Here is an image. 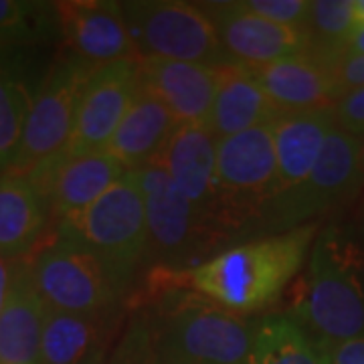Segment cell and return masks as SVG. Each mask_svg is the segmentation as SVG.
Returning a JSON list of instances; mask_svg holds the SVG:
<instances>
[{
    "mask_svg": "<svg viewBox=\"0 0 364 364\" xmlns=\"http://www.w3.org/2000/svg\"><path fill=\"white\" fill-rule=\"evenodd\" d=\"M324 350L364 336V241L342 225L316 235L289 316Z\"/></svg>",
    "mask_w": 364,
    "mask_h": 364,
    "instance_id": "1",
    "label": "cell"
},
{
    "mask_svg": "<svg viewBox=\"0 0 364 364\" xmlns=\"http://www.w3.org/2000/svg\"><path fill=\"white\" fill-rule=\"evenodd\" d=\"M318 233V223L265 235L235 245L186 273L193 291L235 314H255L273 306L298 275Z\"/></svg>",
    "mask_w": 364,
    "mask_h": 364,
    "instance_id": "2",
    "label": "cell"
},
{
    "mask_svg": "<svg viewBox=\"0 0 364 364\" xmlns=\"http://www.w3.org/2000/svg\"><path fill=\"white\" fill-rule=\"evenodd\" d=\"M158 364H247L257 320L193 294H168L148 318Z\"/></svg>",
    "mask_w": 364,
    "mask_h": 364,
    "instance_id": "3",
    "label": "cell"
},
{
    "mask_svg": "<svg viewBox=\"0 0 364 364\" xmlns=\"http://www.w3.org/2000/svg\"><path fill=\"white\" fill-rule=\"evenodd\" d=\"M360 150V138L340 128L332 132L312 172L261 205L257 215L261 233L294 231L356 195L364 182Z\"/></svg>",
    "mask_w": 364,
    "mask_h": 364,
    "instance_id": "4",
    "label": "cell"
},
{
    "mask_svg": "<svg viewBox=\"0 0 364 364\" xmlns=\"http://www.w3.org/2000/svg\"><path fill=\"white\" fill-rule=\"evenodd\" d=\"M26 265L45 306L61 312L114 310L130 284V277L104 257L59 235Z\"/></svg>",
    "mask_w": 364,
    "mask_h": 364,
    "instance_id": "5",
    "label": "cell"
},
{
    "mask_svg": "<svg viewBox=\"0 0 364 364\" xmlns=\"http://www.w3.org/2000/svg\"><path fill=\"white\" fill-rule=\"evenodd\" d=\"M57 235L91 249L132 279L150 251L138 172L128 170L90 207L57 221Z\"/></svg>",
    "mask_w": 364,
    "mask_h": 364,
    "instance_id": "6",
    "label": "cell"
},
{
    "mask_svg": "<svg viewBox=\"0 0 364 364\" xmlns=\"http://www.w3.org/2000/svg\"><path fill=\"white\" fill-rule=\"evenodd\" d=\"M119 4L138 59L231 63L200 4L182 0H130Z\"/></svg>",
    "mask_w": 364,
    "mask_h": 364,
    "instance_id": "7",
    "label": "cell"
},
{
    "mask_svg": "<svg viewBox=\"0 0 364 364\" xmlns=\"http://www.w3.org/2000/svg\"><path fill=\"white\" fill-rule=\"evenodd\" d=\"M97 67L75 55L59 57L35 90L26 114L21 148L9 172L25 174L65 150L73 134L83 87Z\"/></svg>",
    "mask_w": 364,
    "mask_h": 364,
    "instance_id": "8",
    "label": "cell"
},
{
    "mask_svg": "<svg viewBox=\"0 0 364 364\" xmlns=\"http://www.w3.org/2000/svg\"><path fill=\"white\" fill-rule=\"evenodd\" d=\"M277 158L273 126H257L247 132L217 140V193L223 229L257 221L261 205L275 193Z\"/></svg>",
    "mask_w": 364,
    "mask_h": 364,
    "instance_id": "9",
    "label": "cell"
},
{
    "mask_svg": "<svg viewBox=\"0 0 364 364\" xmlns=\"http://www.w3.org/2000/svg\"><path fill=\"white\" fill-rule=\"evenodd\" d=\"M140 90V59L97 67L81 93L73 134L63 150L67 156L104 150Z\"/></svg>",
    "mask_w": 364,
    "mask_h": 364,
    "instance_id": "10",
    "label": "cell"
},
{
    "mask_svg": "<svg viewBox=\"0 0 364 364\" xmlns=\"http://www.w3.org/2000/svg\"><path fill=\"white\" fill-rule=\"evenodd\" d=\"M142 188L150 251L162 259L193 255L200 241L215 235L205 215L174 186L158 162L136 170Z\"/></svg>",
    "mask_w": 364,
    "mask_h": 364,
    "instance_id": "11",
    "label": "cell"
},
{
    "mask_svg": "<svg viewBox=\"0 0 364 364\" xmlns=\"http://www.w3.org/2000/svg\"><path fill=\"white\" fill-rule=\"evenodd\" d=\"M227 59L237 65L263 67L308 51L306 28L265 21L249 13L241 2H205Z\"/></svg>",
    "mask_w": 364,
    "mask_h": 364,
    "instance_id": "12",
    "label": "cell"
},
{
    "mask_svg": "<svg viewBox=\"0 0 364 364\" xmlns=\"http://www.w3.org/2000/svg\"><path fill=\"white\" fill-rule=\"evenodd\" d=\"M128 170L105 150H95L79 156L61 152L39 162L25 174L47 198L51 217L61 221L95 203Z\"/></svg>",
    "mask_w": 364,
    "mask_h": 364,
    "instance_id": "13",
    "label": "cell"
},
{
    "mask_svg": "<svg viewBox=\"0 0 364 364\" xmlns=\"http://www.w3.org/2000/svg\"><path fill=\"white\" fill-rule=\"evenodd\" d=\"M59 33L71 55L93 67L138 59L122 4L112 0H73L55 4Z\"/></svg>",
    "mask_w": 364,
    "mask_h": 364,
    "instance_id": "14",
    "label": "cell"
},
{
    "mask_svg": "<svg viewBox=\"0 0 364 364\" xmlns=\"http://www.w3.org/2000/svg\"><path fill=\"white\" fill-rule=\"evenodd\" d=\"M156 162L205 215L215 235L225 233L217 193V138L213 132L207 126H178Z\"/></svg>",
    "mask_w": 364,
    "mask_h": 364,
    "instance_id": "15",
    "label": "cell"
},
{
    "mask_svg": "<svg viewBox=\"0 0 364 364\" xmlns=\"http://www.w3.org/2000/svg\"><path fill=\"white\" fill-rule=\"evenodd\" d=\"M223 65L140 59L142 90L168 109L178 126H207Z\"/></svg>",
    "mask_w": 364,
    "mask_h": 364,
    "instance_id": "16",
    "label": "cell"
},
{
    "mask_svg": "<svg viewBox=\"0 0 364 364\" xmlns=\"http://www.w3.org/2000/svg\"><path fill=\"white\" fill-rule=\"evenodd\" d=\"M251 69L279 114L328 107L342 95L330 65L308 51Z\"/></svg>",
    "mask_w": 364,
    "mask_h": 364,
    "instance_id": "17",
    "label": "cell"
},
{
    "mask_svg": "<svg viewBox=\"0 0 364 364\" xmlns=\"http://www.w3.org/2000/svg\"><path fill=\"white\" fill-rule=\"evenodd\" d=\"M272 126L277 158L275 193H282L296 186L312 172L330 134L338 128V124L334 105H328L318 109L282 114Z\"/></svg>",
    "mask_w": 364,
    "mask_h": 364,
    "instance_id": "18",
    "label": "cell"
},
{
    "mask_svg": "<svg viewBox=\"0 0 364 364\" xmlns=\"http://www.w3.org/2000/svg\"><path fill=\"white\" fill-rule=\"evenodd\" d=\"M279 116L251 67L237 63L221 67L219 90L207 122L217 140L273 124Z\"/></svg>",
    "mask_w": 364,
    "mask_h": 364,
    "instance_id": "19",
    "label": "cell"
},
{
    "mask_svg": "<svg viewBox=\"0 0 364 364\" xmlns=\"http://www.w3.org/2000/svg\"><path fill=\"white\" fill-rule=\"evenodd\" d=\"M51 208L21 172L0 174V257L21 261L39 245Z\"/></svg>",
    "mask_w": 364,
    "mask_h": 364,
    "instance_id": "20",
    "label": "cell"
},
{
    "mask_svg": "<svg viewBox=\"0 0 364 364\" xmlns=\"http://www.w3.org/2000/svg\"><path fill=\"white\" fill-rule=\"evenodd\" d=\"M176 128L168 109L140 90L104 150L126 170H140L156 162Z\"/></svg>",
    "mask_w": 364,
    "mask_h": 364,
    "instance_id": "21",
    "label": "cell"
},
{
    "mask_svg": "<svg viewBox=\"0 0 364 364\" xmlns=\"http://www.w3.org/2000/svg\"><path fill=\"white\" fill-rule=\"evenodd\" d=\"M114 312L73 314L45 310L39 364H85L109 350Z\"/></svg>",
    "mask_w": 364,
    "mask_h": 364,
    "instance_id": "22",
    "label": "cell"
},
{
    "mask_svg": "<svg viewBox=\"0 0 364 364\" xmlns=\"http://www.w3.org/2000/svg\"><path fill=\"white\" fill-rule=\"evenodd\" d=\"M45 310L28 265L16 261L13 287L0 314V364H39Z\"/></svg>",
    "mask_w": 364,
    "mask_h": 364,
    "instance_id": "23",
    "label": "cell"
},
{
    "mask_svg": "<svg viewBox=\"0 0 364 364\" xmlns=\"http://www.w3.org/2000/svg\"><path fill=\"white\" fill-rule=\"evenodd\" d=\"M247 364H330V352L289 316H269L257 320Z\"/></svg>",
    "mask_w": 364,
    "mask_h": 364,
    "instance_id": "24",
    "label": "cell"
},
{
    "mask_svg": "<svg viewBox=\"0 0 364 364\" xmlns=\"http://www.w3.org/2000/svg\"><path fill=\"white\" fill-rule=\"evenodd\" d=\"M33 95L18 53H0V174L13 168L16 160Z\"/></svg>",
    "mask_w": 364,
    "mask_h": 364,
    "instance_id": "25",
    "label": "cell"
},
{
    "mask_svg": "<svg viewBox=\"0 0 364 364\" xmlns=\"http://www.w3.org/2000/svg\"><path fill=\"white\" fill-rule=\"evenodd\" d=\"M59 33L55 4L0 0V53H18Z\"/></svg>",
    "mask_w": 364,
    "mask_h": 364,
    "instance_id": "26",
    "label": "cell"
},
{
    "mask_svg": "<svg viewBox=\"0 0 364 364\" xmlns=\"http://www.w3.org/2000/svg\"><path fill=\"white\" fill-rule=\"evenodd\" d=\"M304 28L310 43L308 53L324 63H332L354 28L352 0H314Z\"/></svg>",
    "mask_w": 364,
    "mask_h": 364,
    "instance_id": "27",
    "label": "cell"
},
{
    "mask_svg": "<svg viewBox=\"0 0 364 364\" xmlns=\"http://www.w3.org/2000/svg\"><path fill=\"white\" fill-rule=\"evenodd\" d=\"M107 364H158L148 318H138L132 322L107 358Z\"/></svg>",
    "mask_w": 364,
    "mask_h": 364,
    "instance_id": "28",
    "label": "cell"
},
{
    "mask_svg": "<svg viewBox=\"0 0 364 364\" xmlns=\"http://www.w3.org/2000/svg\"><path fill=\"white\" fill-rule=\"evenodd\" d=\"M241 6L277 25L304 28L310 13L308 0H243Z\"/></svg>",
    "mask_w": 364,
    "mask_h": 364,
    "instance_id": "29",
    "label": "cell"
},
{
    "mask_svg": "<svg viewBox=\"0 0 364 364\" xmlns=\"http://www.w3.org/2000/svg\"><path fill=\"white\" fill-rule=\"evenodd\" d=\"M336 124L340 130L348 132L356 138H364V85L346 91L334 104Z\"/></svg>",
    "mask_w": 364,
    "mask_h": 364,
    "instance_id": "30",
    "label": "cell"
},
{
    "mask_svg": "<svg viewBox=\"0 0 364 364\" xmlns=\"http://www.w3.org/2000/svg\"><path fill=\"white\" fill-rule=\"evenodd\" d=\"M328 65H330L334 77L338 81L342 95L346 91L364 85V55H338Z\"/></svg>",
    "mask_w": 364,
    "mask_h": 364,
    "instance_id": "31",
    "label": "cell"
},
{
    "mask_svg": "<svg viewBox=\"0 0 364 364\" xmlns=\"http://www.w3.org/2000/svg\"><path fill=\"white\" fill-rule=\"evenodd\" d=\"M330 364H364V336L334 346L330 352Z\"/></svg>",
    "mask_w": 364,
    "mask_h": 364,
    "instance_id": "32",
    "label": "cell"
},
{
    "mask_svg": "<svg viewBox=\"0 0 364 364\" xmlns=\"http://www.w3.org/2000/svg\"><path fill=\"white\" fill-rule=\"evenodd\" d=\"M14 272H16V263L14 261L4 259L0 257V314L6 306V299L11 294V287H13Z\"/></svg>",
    "mask_w": 364,
    "mask_h": 364,
    "instance_id": "33",
    "label": "cell"
},
{
    "mask_svg": "<svg viewBox=\"0 0 364 364\" xmlns=\"http://www.w3.org/2000/svg\"><path fill=\"white\" fill-rule=\"evenodd\" d=\"M340 55H364V25L354 26Z\"/></svg>",
    "mask_w": 364,
    "mask_h": 364,
    "instance_id": "34",
    "label": "cell"
},
{
    "mask_svg": "<svg viewBox=\"0 0 364 364\" xmlns=\"http://www.w3.org/2000/svg\"><path fill=\"white\" fill-rule=\"evenodd\" d=\"M352 18L354 26L364 25V0H352Z\"/></svg>",
    "mask_w": 364,
    "mask_h": 364,
    "instance_id": "35",
    "label": "cell"
},
{
    "mask_svg": "<svg viewBox=\"0 0 364 364\" xmlns=\"http://www.w3.org/2000/svg\"><path fill=\"white\" fill-rule=\"evenodd\" d=\"M85 364H107V352L105 354H100V356H95V358H91L90 363Z\"/></svg>",
    "mask_w": 364,
    "mask_h": 364,
    "instance_id": "36",
    "label": "cell"
},
{
    "mask_svg": "<svg viewBox=\"0 0 364 364\" xmlns=\"http://www.w3.org/2000/svg\"><path fill=\"white\" fill-rule=\"evenodd\" d=\"M360 160H363V170H364V140H363V150H360Z\"/></svg>",
    "mask_w": 364,
    "mask_h": 364,
    "instance_id": "37",
    "label": "cell"
},
{
    "mask_svg": "<svg viewBox=\"0 0 364 364\" xmlns=\"http://www.w3.org/2000/svg\"><path fill=\"white\" fill-rule=\"evenodd\" d=\"M360 237H363V241H364V233H363V235H360Z\"/></svg>",
    "mask_w": 364,
    "mask_h": 364,
    "instance_id": "38",
    "label": "cell"
}]
</instances>
